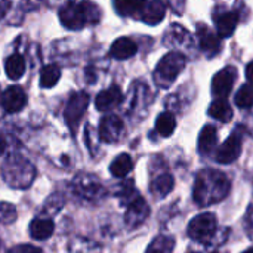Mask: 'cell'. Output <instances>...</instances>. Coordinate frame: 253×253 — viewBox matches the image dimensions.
I'll return each mask as SVG.
<instances>
[{"instance_id": "6da1fadb", "label": "cell", "mask_w": 253, "mask_h": 253, "mask_svg": "<svg viewBox=\"0 0 253 253\" xmlns=\"http://www.w3.org/2000/svg\"><path fill=\"white\" fill-rule=\"evenodd\" d=\"M230 182L224 173L216 170H203L197 175L193 197L199 206L212 205L227 197Z\"/></svg>"}, {"instance_id": "7a4b0ae2", "label": "cell", "mask_w": 253, "mask_h": 253, "mask_svg": "<svg viewBox=\"0 0 253 253\" xmlns=\"http://www.w3.org/2000/svg\"><path fill=\"white\" fill-rule=\"evenodd\" d=\"M1 173L7 185L13 188H27L36 176V169L27 159L19 154H13L3 163Z\"/></svg>"}, {"instance_id": "3957f363", "label": "cell", "mask_w": 253, "mask_h": 253, "mask_svg": "<svg viewBox=\"0 0 253 253\" xmlns=\"http://www.w3.org/2000/svg\"><path fill=\"white\" fill-rule=\"evenodd\" d=\"M59 19L70 30H80L87 22L99 19V9L92 3H68L59 12Z\"/></svg>"}, {"instance_id": "277c9868", "label": "cell", "mask_w": 253, "mask_h": 253, "mask_svg": "<svg viewBox=\"0 0 253 253\" xmlns=\"http://www.w3.org/2000/svg\"><path fill=\"white\" fill-rule=\"evenodd\" d=\"M216 228H218L216 216L213 213H202L190 222L188 234L193 240L199 243H206L215 236Z\"/></svg>"}, {"instance_id": "5b68a950", "label": "cell", "mask_w": 253, "mask_h": 253, "mask_svg": "<svg viewBox=\"0 0 253 253\" xmlns=\"http://www.w3.org/2000/svg\"><path fill=\"white\" fill-rule=\"evenodd\" d=\"M185 64H187V59L184 55H181L178 52H170L162 58V61L157 64L156 71L162 80L173 82L179 76V73L184 70Z\"/></svg>"}, {"instance_id": "8992f818", "label": "cell", "mask_w": 253, "mask_h": 253, "mask_svg": "<svg viewBox=\"0 0 253 253\" xmlns=\"http://www.w3.org/2000/svg\"><path fill=\"white\" fill-rule=\"evenodd\" d=\"M87 105H89V95L84 93V92L74 93L68 99L65 111H64V117H65V122H67L68 127L73 132H76V129L79 126V122H80L82 116L84 114Z\"/></svg>"}, {"instance_id": "52a82bcc", "label": "cell", "mask_w": 253, "mask_h": 253, "mask_svg": "<svg viewBox=\"0 0 253 253\" xmlns=\"http://www.w3.org/2000/svg\"><path fill=\"white\" fill-rule=\"evenodd\" d=\"M236 79H237L236 67L222 68L221 71H218V74H215V77L212 80V93L221 99H225L230 95Z\"/></svg>"}, {"instance_id": "ba28073f", "label": "cell", "mask_w": 253, "mask_h": 253, "mask_svg": "<svg viewBox=\"0 0 253 253\" xmlns=\"http://www.w3.org/2000/svg\"><path fill=\"white\" fill-rule=\"evenodd\" d=\"M123 132V122L117 116H105L99 123V138L107 144L117 142Z\"/></svg>"}, {"instance_id": "9c48e42d", "label": "cell", "mask_w": 253, "mask_h": 253, "mask_svg": "<svg viewBox=\"0 0 253 253\" xmlns=\"http://www.w3.org/2000/svg\"><path fill=\"white\" fill-rule=\"evenodd\" d=\"M242 153V138L237 133H233L227 141L218 148L216 151V160L222 165L233 163L239 159Z\"/></svg>"}, {"instance_id": "30bf717a", "label": "cell", "mask_w": 253, "mask_h": 253, "mask_svg": "<svg viewBox=\"0 0 253 253\" xmlns=\"http://www.w3.org/2000/svg\"><path fill=\"white\" fill-rule=\"evenodd\" d=\"M74 193L82 199L96 200L104 194V188L92 176H77L74 181Z\"/></svg>"}, {"instance_id": "8fae6325", "label": "cell", "mask_w": 253, "mask_h": 253, "mask_svg": "<svg viewBox=\"0 0 253 253\" xmlns=\"http://www.w3.org/2000/svg\"><path fill=\"white\" fill-rule=\"evenodd\" d=\"M148 215H150L148 205L145 203L142 197H138L129 205L126 216H125V222L129 228H136L148 218Z\"/></svg>"}, {"instance_id": "7c38bea8", "label": "cell", "mask_w": 253, "mask_h": 253, "mask_svg": "<svg viewBox=\"0 0 253 253\" xmlns=\"http://www.w3.org/2000/svg\"><path fill=\"white\" fill-rule=\"evenodd\" d=\"M25 104H27V95L18 86L9 87L1 98V105L7 113H18L25 107Z\"/></svg>"}, {"instance_id": "4fadbf2b", "label": "cell", "mask_w": 253, "mask_h": 253, "mask_svg": "<svg viewBox=\"0 0 253 253\" xmlns=\"http://www.w3.org/2000/svg\"><path fill=\"white\" fill-rule=\"evenodd\" d=\"M120 102H122V92L117 86H111L102 90L95 99V105L99 111H108L117 107Z\"/></svg>"}, {"instance_id": "5bb4252c", "label": "cell", "mask_w": 253, "mask_h": 253, "mask_svg": "<svg viewBox=\"0 0 253 253\" xmlns=\"http://www.w3.org/2000/svg\"><path fill=\"white\" fill-rule=\"evenodd\" d=\"M199 39H200V47L208 56H213L221 49V42L215 33H212L208 27L199 25Z\"/></svg>"}, {"instance_id": "9a60e30c", "label": "cell", "mask_w": 253, "mask_h": 253, "mask_svg": "<svg viewBox=\"0 0 253 253\" xmlns=\"http://www.w3.org/2000/svg\"><path fill=\"white\" fill-rule=\"evenodd\" d=\"M239 22V15L236 12H222L219 15L215 16V24H216V30H218V36L219 37H230Z\"/></svg>"}, {"instance_id": "2e32d148", "label": "cell", "mask_w": 253, "mask_h": 253, "mask_svg": "<svg viewBox=\"0 0 253 253\" xmlns=\"http://www.w3.org/2000/svg\"><path fill=\"white\" fill-rule=\"evenodd\" d=\"M138 52V46L136 43L129 39V37H120L117 39L110 49V55L116 59H127L130 56H133Z\"/></svg>"}, {"instance_id": "e0dca14e", "label": "cell", "mask_w": 253, "mask_h": 253, "mask_svg": "<svg viewBox=\"0 0 253 253\" xmlns=\"http://www.w3.org/2000/svg\"><path fill=\"white\" fill-rule=\"evenodd\" d=\"M55 225L50 219H34L30 224V236L36 240H46L53 234Z\"/></svg>"}, {"instance_id": "ac0fdd59", "label": "cell", "mask_w": 253, "mask_h": 253, "mask_svg": "<svg viewBox=\"0 0 253 253\" xmlns=\"http://www.w3.org/2000/svg\"><path fill=\"white\" fill-rule=\"evenodd\" d=\"M218 141V133L216 129L212 125H208L202 129L200 135H199V151L202 154H208L213 150V147L216 145Z\"/></svg>"}, {"instance_id": "d6986e66", "label": "cell", "mask_w": 253, "mask_h": 253, "mask_svg": "<svg viewBox=\"0 0 253 253\" xmlns=\"http://www.w3.org/2000/svg\"><path fill=\"white\" fill-rule=\"evenodd\" d=\"M132 169H133V162H132L130 156L126 154V153H122L120 156H117V157L113 160V163L110 165V172H111V175L116 176V178H123V176H126Z\"/></svg>"}, {"instance_id": "ffe728a7", "label": "cell", "mask_w": 253, "mask_h": 253, "mask_svg": "<svg viewBox=\"0 0 253 253\" xmlns=\"http://www.w3.org/2000/svg\"><path fill=\"white\" fill-rule=\"evenodd\" d=\"M4 68H6V74L12 80L21 79L22 74L25 73V59H24V56L19 55V53H13L12 56H9L6 59Z\"/></svg>"}, {"instance_id": "44dd1931", "label": "cell", "mask_w": 253, "mask_h": 253, "mask_svg": "<svg viewBox=\"0 0 253 253\" xmlns=\"http://www.w3.org/2000/svg\"><path fill=\"white\" fill-rule=\"evenodd\" d=\"M208 114L213 119H218L221 122H230L233 117V108L230 107V104L225 99H216L211 104Z\"/></svg>"}, {"instance_id": "7402d4cb", "label": "cell", "mask_w": 253, "mask_h": 253, "mask_svg": "<svg viewBox=\"0 0 253 253\" xmlns=\"http://www.w3.org/2000/svg\"><path fill=\"white\" fill-rule=\"evenodd\" d=\"M175 129H176V120L172 113L165 111V113L159 114V117L156 120V130L159 132L160 136L168 138L175 132Z\"/></svg>"}, {"instance_id": "603a6c76", "label": "cell", "mask_w": 253, "mask_h": 253, "mask_svg": "<svg viewBox=\"0 0 253 253\" xmlns=\"http://www.w3.org/2000/svg\"><path fill=\"white\" fill-rule=\"evenodd\" d=\"M175 185V179L172 175H160L151 182V193L156 197H166Z\"/></svg>"}, {"instance_id": "cb8c5ba5", "label": "cell", "mask_w": 253, "mask_h": 253, "mask_svg": "<svg viewBox=\"0 0 253 253\" xmlns=\"http://www.w3.org/2000/svg\"><path fill=\"white\" fill-rule=\"evenodd\" d=\"M142 10H144L142 19L147 24H151V25L157 24L165 16V6H163V3H159V1L145 3V6H144Z\"/></svg>"}, {"instance_id": "d4e9b609", "label": "cell", "mask_w": 253, "mask_h": 253, "mask_svg": "<svg viewBox=\"0 0 253 253\" xmlns=\"http://www.w3.org/2000/svg\"><path fill=\"white\" fill-rule=\"evenodd\" d=\"M61 77V70L58 65L50 64L43 67L42 73H40V86L42 87H53L58 80Z\"/></svg>"}, {"instance_id": "484cf974", "label": "cell", "mask_w": 253, "mask_h": 253, "mask_svg": "<svg viewBox=\"0 0 253 253\" xmlns=\"http://www.w3.org/2000/svg\"><path fill=\"white\" fill-rule=\"evenodd\" d=\"M145 3L144 1H116L114 3V7L116 10L120 13V15H125V16H129V15H135L138 12H142Z\"/></svg>"}, {"instance_id": "4316f807", "label": "cell", "mask_w": 253, "mask_h": 253, "mask_svg": "<svg viewBox=\"0 0 253 253\" xmlns=\"http://www.w3.org/2000/svg\"><path fill=\"white\" fill-rule=\"evenodd\" d=\"M234 102L240 108H249L253 105V87L251 84H245L239 89Z\"/></svg>"}, {"instance_id": "83f0119b", "label": "cell", "mask_w": 253, "mask_h": 253, "mask_svg": "<svg viewBox=\"0 0 253 253\" xmlns=\"http://www.w3.org/2000/svg\"><path fill=\"white\" fill-rule=\"evenodd\" d=\"M172 248H173V242L170 239L159 237L153 242L147 253H172Z\"/></svg>"}, {"instance_id": "f1b7e54d", "label": "cell", "mask_w": 253, "mask_h": 253, "mask_svg": "<svg viewBox=\"0 0 253 253\" xmlns=\"http://www.w3.org/2000/svg\"><path fill=\"white\" fill-rule=\"evenodd\" d=\"M0 219L6 224H10L16 219V211L15 206H12L10 203L1 202L0 203Z\"/></svg>"}, {"instance_id": "f546056e", "label": "cell", "mask_w": 253, "mask_h": 253, "mask_svg": "<svg viewBox=\"0 0 253 253\" xmlns=\"http://www.w3.org/2000/svg\"><path fill=\"white\" fill-rule=\"evenodd\" d=\"M7 253H43L39 248L31 246V245H21V246H15L12 248Z\"/></svg>"}, {"instance_id": "4dcf8cb0", "label": "cell", "mask_w": 253, "mask_h": 253, "mask_svg": "<svg viewBox=\"0 0 253 253\" xmlns=\"http://www.w3.org/2000/svg\"><path fill=\"white\" fill-rule=\"evenodd\" d=\"M9 7H10V3L9 1H1L0 0V19L6 15V12H7Z\"/></svg>"}, {"instance_id": "1f68e13d", "label": "cell", "mask_w": 253, "mask_h": 253, "mask_svg": "<svg viewBox=\"0 0 253 253\" xmlns=\"http://www.w3.org/2000/svg\"><path fill=\"white\" fill-rule=\"evenodd\" d=\"M246 77H248L249 83H252L253 84V61L252 62H249L248 67H246Z\"/></svg>"}, {"instance_id": "d6a6232c", "label": "cell", "mask_w": 253, "mask_h": 253, "mask_svg": "<svg viewBox=\"0 0 253 253\" xmlns=\"http://www.w3.org/2000/svg\"><path fill=\"white\" fill-rule=\"evenodd\" d=\"M4 150H6V142H4V139L0 136V156L4 153Z\"/></svg>"}, {"instance_id": "836d02e7", "label": "cell", "mask_w": 253, "mask_h": 253, "mask_svg": "<svg viewBox=\"0 0 253 253\" xmlns=\"http://www.w3.org/2000/svg\"><path fill=\"white\" fill-rule=\"evenodd\" d=\"M243 253H253V249H248L246 252H243Z\"/></svg>"}, {"instance_id": "e575fe53", "label": "cell", "mask_w": 253, "mask_h": 253, "mask_svg": "<svg viewBox=\"0 0 253 253\" xmlns=\"http://www.w3.org/2000/svg\"><path fill=\"white\" fill-rule=\"evenodd\" d=\"M213 253H216V252H213Z\"/></svg>"}]
</instances>
